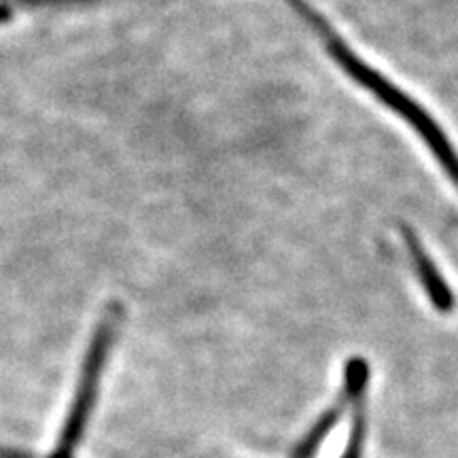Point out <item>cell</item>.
Instances as JSON below:
<instances>
[{"label": "cell", "mask_w": 458, "mask_h": 458, "mask_svg": "<svg viewBox=\"0 0 458 458\" xmlns=\"http://www.w3.org/2000/svg\"><path fill=\"white\" fill-rule=\"evenodd\" d=\"M284 3L289 4V7L293 9L314 32H317V37L320 38V43L325 45L331 60H334L354 83H359L360 88L368 89L371 96H376L382 105L391 108L393 113H397L399 117L403 119L422 140H425V145L431 148V153L439 162V165H442L445 174H448L450 181L458 187V153L456 148L452 147L448 136H445L442 125L435 122L427 108L418 105L411 96L401 91L393 81H388L385 74L377 72L376 68H371L369 64H365L308 0H284Z\"/></svg>", "instance_id": "1"}, {"label": "cell", "mask_w": 458, "mask_h": 458, "mask_svg": "<svg viewBox=\"0 0 458 458\" xmlns=\"http://www.w3.org/2000/svg\"><path fill=\"white\" fill-rule=\"evenodd\" d=\"M122 303H111L105 317L100 318L94 335H91L89 351L81 371V380H79L77 394H74L72 401L71 416H68L64 431L60 435V444H57L51 458H72V452L77 448L79 437H81L85 420H88L91 405H94L96 391H98L102 369H105L108 352H111L114 334H117L119 325H122Z\"/></svg>", "instance_id": "2"}, {"label": "cell", "mask_w": 458, "mask_h": 458, "mask_svg": "<svg viewBox=\"0 0 458 458\" xmlns=\"http://www.w3.org/2000/svg\"><path fill=\"white\" fill-rule=\"evenodd\" d=\"M401 233H403L405 244H408L411 261H414L416 267V276L420 280L422 289L428 300H431L433 308L437 312L448 314L454 308V293H452L450 284L445 283V278L439 272V267L435 266V261L428 255V250L425 249V244L420 242V238L416 236V232L411 227H401Z\"/></svg>", "instance_id": "3"}, {"label": "cell", "mask_w": 458, "mask_h": 458, "mask_svg": "<svg viewBox=\"0 0 458 458\" xmlns=\"http://www.w3.org/2000/svg\"><path fill=\"white\" fill-rule=\"evenodd\" d=\"M13 3L21 4V7L66 9V7H81V4H94V3H100V0H13Z\"/></svg>", "instance_id": "4"}, {"label": "cell", "mask_w": 458, "mask_h": 458, "mask_svg": "<svg viewBox=\"0 0 458 458\" xmlns=\"http://www.w3.org/2000/svg\"><path fill=\"white\" fill-rule=\"evenodd\" d=\"M11 9L7 7L4 3H0V24H7V21H11Z\"/></svg>", "instance_id": "5"}]
</instances>
